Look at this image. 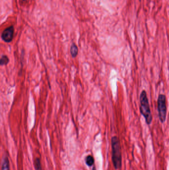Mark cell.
I'll return each mask as SVG.
<instances>
[{
  "label": "cell",
  "mask_w": 169,
  "mask_h": 170,
  "mask_svg": "<svg viewBox=\"0 0 169 170\" xmlns=\"http://www.w3.org/2000/svg\"><path fill=\"white\" fill-rule=\"evenodd\" d=\"M112 160L115 170L120 169L122 166V153L120 140L115 136L112 137Z\"/></svg>",
  "instance_id": "6da1fadb"
},
{
  "label": "cell",
  "mask_w": 169,
  "mask_h": 170,
  "mask_svg": "<svg viewBox=\"0 0 169 170\" xmlns=\"http://www.w3.org/2000/svg\"><path fill=\"white\" fill-rule=\"evenodd\" d=\"M139 100L140 104V113L145 118L146 123L148 125H150L152 121V115L151 114L147 93L145 90H143L140 94Z\"/></svg>",
  "instance_id": "7a4b0ae2"
},
{
  "label": "cell",
  "mask_w": 169,
  "mask_h": 170,
  "mask_svg": "<svg viewBox=\"0 0 169 170\" xmlns=\"http://www.w3.org/2000/svg\"><path fill=\"white\" fill-rule=\"evenodd\" d=\"M159 118L161 123L166 121L167 116L166 98L165 95L160 94L157 100Z\"/></svg>",
  "instance_id": "3957f363"
},
{
  "label": "cell",
  "mask_w": 169,
  "mask_h": 170,
  "mask_svg": "<svg viewBox=\"0 0 169 170\" xmlns=\"http://www.w3.org/2000/svg\"><path fill=\"white\" fill-rule=\"evenodd\" d=\"M14 28L12 26H10L5 29L2 35V38L6 42H11L14 36Z\"/></svg>",
  "instance_id": "277c9868"
},
{
  "label": "cell",
  "mask_w": 169,
  "mask_h": 170,
  "mask_svg": "<svg viewBox=\"0 0 169 170\" xmlns=\"http://www.w3.org/2000/svg\"><path fill=\"white\" fill-rule=\"evenodd\" d=\"M70 54L73 58H75L77 56L79 52V49L77 45L75 43H73L71 45L70 49Z\"/></svg>",
  "instance_id": "5b68a950"
},
{
  "label": "cell",
  "mask_w": 169,
  "mask_h": 170,
  "mask_svg": "<svg viewBox=\"0 0 169 170\" xmlns=\"http://www.w3.org/2000/svg\"><path fill=\"white\" fill-rule=\"evenodd\" d=\"M2 170H10V163L9 160L7 157L5 158L3 160L2 165Z\"/></svg>",
  "instance_id": "8992f818"
},
{
  "label": "cell",
  "mask_w": 169,
  "mask_h": 170,
  "mask_svg": "<svg viewBox=\"0 0 169 170\" xmlns=\"http://www.w3.org/2000/svg\"><path fill=\"white\" fill-rule=\"evenodd\" d=\"M85 161L86 164L89 167H91L94 164V159L93 157L91 155H89L87 156L85 158Z\"/></svg>",
  "instance_id": "52a82bcc"
},
{
  "label": "cell",
  "mask_w": 169,
  "mask_h": 170,
  "mask_svg": "<svg viewBox=\"0 0 169 170\" xmlns=\"http://www.w3.org/2000/svg\"><path fill=\"white\" fill-rule=\"evenodd\" d=\"M34 167L35 170H42L41 164L40 159L38 158L35 159L34 161Z\"/></svg>",
  "instance_id": "ba28073f"
},
{
  "label": "cell",
  "mask_w": 169,
  "mask_h": 170,
  "mask_svg": "<svg viewBox=\"0 0 169 170\" xmlns=\"http://www.w3.org/2000/svg\"><path fill=\"white\" fill-rule=\"evenodd\" d=\"M8 62V59L6 56H3L0 59V65H6Z\"/></svg>",
  "instance_id": "9c48e42d"
},
{
  "label": "cell",
  "mask_w": 169,
  "mask_h": 170,
  "mask_svg": "<svg viewBox=\"0 0 169 170\" xmlns=\"http://www.w3.org/2000/svg\"><path fill=\"white\" fill-rule=\"evenodd\" d=\"M93 170H95V167H94L93 168Z\"/></svg>",
  "instance_id": "30bf717a"
},
{
  "label": "cell",
  "mask_w": 169,
  "mask_h": 170,
  "mask_svg": "<svg viewBox=\"0 0 169 170\" xmlns=\"http://www.w3.org/2000/svg\"><path fill=\"white\" fill-rule=\"evenodd\" d=\"M24 1H25V0H24Z\"/></svg>",
  "instance_id": "8fae6325"
}]
</instances>
